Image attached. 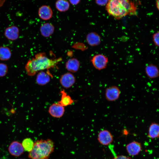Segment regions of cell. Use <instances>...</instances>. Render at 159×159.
<instances>
[{
  "instance_id": "cell-25",
  "label": "cell",
  "mask_w": 159,
  "mask_h": 159,
  "mask_svg": "<svg viewBox=\"0 0 159 159\" xmlns=\"http://www.w3.org/2000/svg\"><path fill=\"white\" fill-rule=\"evenodd\" d=\"M96 4L100 6L106 5L108 0H95Z\"/></svg>"
},
{
  "instance_id": "cell-5",
  "label": "cell",
  "mask_w": 159,
  "mask_h": 159,
  "mask_svg": "<svg viewBox=\"0 0 159 159\" xmlns=\"http://www.w3.org/2000/svg\"><path fill=\"white\" fill-rule=\"evenodd\" d=\"M120 93V90L117 86H112L109 87L105 90V99L110 102L115 101L119 98Z\"/></svg>"
},
{
  "instance_id": "cell-29",
  "label": "cell",
  "mask_w": 159,
  "mask_h": 159,
  "mask_svg": "<svg viewBox=\"0 0 159 159\" xmlns=\"http://www.w3.org/2000/svg\"><path fill=\"white\" fill-rule=\"evenodd\" d=\"M5 1L6 0H0V7L3 5Z\"/></svg>"
},
{
  "instance_id": "cell-21",
  "label": "cell",
  "mask_w": 159,
  "mask_h": 159,
  "mask_svg": "<svg viewBox=\"0 0 159 159\" xmlns=\"http://www.w3.org/2000/svg\"><path fill=\"white\" fill-rule=\"evenodd\" d=\"M56 9L60 12H65L69 9V3L66 0H57L55 4Z\"/></svg>"
},
{
  "instance_id": "cell-26",
  "label": "cell",
  "mask_w": 159,
  "mask_h": 159,
  "mask_svg": "<svg viewBox=\"0 0 159 159\" xmlns=\"http://www.w3.org/2000/svg\"><path fill=\"white\" fill-rule=\"evenodd\" d=\"M112 159H131L130 158L125 156L121 155L116 156Z\"/></svg>"
},
{
  "instance_id": "cell-8",
  "label": "cell",
  "mask_w": 159,
  "mask_h": 159,
  "mask_svg": "<svg viewBox=\"0 0 159 159\" xmlns=\"http://www.w3.org/2000/svg\"><path fill=\"white\" fill-rule=\"evenodd\" d=\"M75 78L74 75L71 73H66L62 75L60 79V82L64 88H68L74 83Z\"/></svg>"
},
{
  "instance_id": "cell-27",
  "label": "cell",
  "mask_w": 159,
  "mask_h": 159,
  "mask_svg": "<svg viewBox=\"0 0 159 159\" xmlns=\"http://www.w3.org/2000/svg\"><path fill=\"white\" fill-rule=\"evenodd\" d=\"M81 0H69V2L72 5H76L80 3Z\"/></svg>"
},
{
  "instance_id": "cell-22",
  "label": "cell",
  "mask_w": 159,
  "mask_h": 159,
  "mask_svg": "<svg viewBox=\"0 0 159 159\" xmlns=\"http://www.w3.org/2000/svg\"><path fill=\"white\" fill-rule=\"evenodd\" d=\"M34 143L30 138H26L23 140L22 145L24 150L29 152L32 150Z\"/></svg>"
},
{
  "instance_id": "cell-9",
  "label": "cell",
  "mask_w": 159,
  "mask_h": 159,
  "mask_svg": "<svg viewBox=\"0 0 159 159\" xmlns=\"http://www.w3.org/2000/svg\"><path fill=\"white\" fill-rule=\"evenodd\" d=\"M19 28L15 26H11L6 28L4 32L5 37L8 39L14 41L17 39L19 36Z\"/></svg>"
},
{
  "instance_id": "cell-19",
  "label": "cell",
  "mask_w": 159,
  "mask_h": 159,
  "mask_svg": "<svg viewBox=\"0 0 159 159\" xmlns=\"http://www.w3.org/2000/svg\"><path fill=\"white\" fill-rule=\"evenodd\" d=\"M60 93L61 95V99L58 102L62 106H67L72 104L74 102L73 100L64 90H61Z\"/></svg>"
},
{
  "instance_id": "cell-17",
  "label": "cell",
  "mask_w": 159,
  "mask_h": 159,
  "mask_svg": "<svg viewBox=\"0 0 159 159\" xmlns=\"http://www.w3.org/2000/svg\"><path fill=\"white\" fill-rule=\"evenodd\" d=\"M149 138L154 139L159 138V124L155 122L151 123L148 128V135Z\"/></svg>"
},
{
  "instance_id": "cell-24",
  "label": "cell",
  "mask_w": 159,
  "mask_h": 159,
  "mask_svg": "<svg viewBox=\"0 0 159 159\" xmlns=\"http://www.w3.org/2000/svg\"><path fill=\"white\" fill-rule=\"evenodd\" d=\"M152 39L155 45L159 47V31H158L153 34Z\"/></svg>"
},
{
  "instance_id": "cell-1",
  "label": "cell",
  "mask_w": 159,
  "mask_h": 159,
  "mask_svg": "<svg viewBox=\"0 0 159 159\" xmlns=\"http://www.w3.org/2000/svg\"><path fill=\"white\" fill-rule=\"evenodd\" d=\"M136 2L132 0H108L106 9L110 15L117 19L127 15H136L138 4Z\"/></svg>"
},
{
  "instance_id": "cell-28",
  "label": "cell",
  "mask_w": 159,
  "mask_h": 159,
  "mask_svg": "<svg viewBox=\"0 0 159 159\" xmlns=\"http://www.w3.org/2000/svg\"><path fill=\"white\" fill-rule=\"evenodd\" d=\"M156 5L157 8L159 11V0H157L156 2Z\"/></svg>"
},
{
  "instance_id": "cell-7",
  "label": "cell",
  "mask_w": 159,
  "mask_h": 159,
  "mask_svg": "<svg viewBox=\"0 0 159 159\" xmlns=\"http://www.w3.org/2000/svg\"><path fill=\"white\" fill-rule=\"evenodd\" d=\"M48 112L52 117L60 118L63 115L64 108V107L58 102L52 104L49 107Z\"/></svg>"
},
{
  "instance_id": "cell-14",
  "label": "cell",
  "mask_w": 159,
  "mask_h": 159,
  "mask_svg": "<svg viewBox=\"0 0 159 159\" xmlns=\"http://www.w3.org/2000/svg\"><path fill=\"white\" fill-rule=\"evenodd\" d=\"M54 26L52 24L46 23L42 24L40 28L41 35L44 37H48L50 36L54 33Z\"/></svg>"
},
{
  "instance_id": "cell-13",
  "label": "cell",
  "mask_w": 159,
  "mask_h": 159,
  "mask_svg": "<svg viewBox=\"0 0 159 159\" xmlns=\"http://www.w3.org/2000/svg\"><path fill=\"white\" fill-rule=\"evenodd\" d=\"M145 71L147 76L150 79H155L159 77V69L155 65L151 64L146 65Z\"/></svg>"
},
{
  "instance_id": "cell-30",
  "label": "cell",
  "mask_w": 159,
  "mask_h": 159,
  "mask_svg": "<svg viewBox=\"0 0 159 159\" xmlns=\"http://www.w3.org/2000/svg\"></svg>"
},
{
  "instance_id": "cell-20",
  "label": "cell",
  "mask_w": 159,
  "mask_h": 159,
  "mask_svg": "<svg viewBox=\"0 0 159 159\" xmlns=\"http://www.w3.org/2000/svg\"><path fill=\"white\" fill-rule=\"evenodd\" d=\"M11 52L10 48L6 46L0 47V60L6 61L10 59Z\"/></svg>"
},
{
  "instance_id": "cell-16",
  "label": "cell",
  "mask_w": 159,
  "mask_h": 159,
  "mask_svg": "<svg viewBox=\"0 0 159 159\" xmlns=\"http://www.w3.org/2000/svg\"><path fill=\"white\" fill-rule=\"evenodd\" d=\"M86 40L87 43L91 46H97L101 42V38L99 35L94 32L88 34L86 36Z\"/></svg>"
},
{
  "instance_id": "cell-18",
  "label": "cell",
  "mask_w": 159,
  "mask_h": 159,
  "mask_svg": "<svg viewBox=\"0 0 159 159\" xmlns=\"http://www.w3.org/2000/svg\"><path fill=\"white\" fill-rule=\"evenodd\" d=\"M50 74L49 73L42 71L39 72L37 75L36 79L37 84L43 85L48 83L50 80Z\"/></svg>"
},
{
  "instance_id": "cell-2",
  "label": "cell",
  "mask_w": 159,
  "mask_h": 159,
  "mask_svg": "<svg viewBox=\"0 0 159 159\" xmlns=\"http://www.w3.org/2000/svg\"><path fill=\"white\" fill-rule=\"evenodd\" d=\"M62 60L61 58L49 59L44 53H37L26 63L25 67L26 73L29 76H34L39 71L54 67Z\"/></svg>"
},
{
  "instance_id": "cell-11",
  "label": "cell",
  "mask_w": 159,
  "mask_h": 159,
  "mask_svg": "<svg viewBox=\"0 0 159 159\" xmlns=\"http://www.w3.org/2000/svg\"><path fill=\"white\" fill-rule=\"evenodd\" d=\"M38 14L41 19L44 20H47L52 17L53 11L50 6L44 5L42 6L39 8Z\"/></svg>"
},
{
  "instance_id": "cell-6",
  "label": "cell",
  "mask_w": 159,
  "mask_h": 159,
  "mask_svg": "<svg viewBox=\"0 0 159 159\" xmlns=\"http://www.w3.org/2000/svg\"><path fill=\"white\" fill-rule=\"evenodd\" d=\"M98 140L101 144L107 145L112 142L113 137L109 131L106 130H101L99 133Z\"/></svg>"
},
{
  "instance_id": "cell-3",
  "label": "cell",
  "mask_w": 159,
  "mask_h": 159,
  "mask_svg": "<svg viewBox=\"0 0 159 159\" xmlns=\"http://www.w3.org/2000/svg\"><path fill=\"white\" fill-rule=\"evenodd\" d=\"M54 142L50 139L38 140L29 152L28 157L31 159H48L54 151Z\"/></svg>"
},
{
  "instance_id": "cell-15",
  "label": "cell",
  "mask_w": 159,
  "mask_h": 159,
  "mask_svg": "<svg viewBox=\"0 0 159 159\" xmlns=\"http://www.w3.org/2000/svg\"><path fill=\"white\" fill-rule=\"evenodd\" d=\"M80 66V62L75 58L68 59L65 64V67L67 70L72 73L77 72L79 69Z\"/></svg>"
},
{
  "instance_id": "cell-10",
  "label": "cell",
  "mask_w": 159,
  "mask_h": 159,
  "mask_svg": "<svg viewBox=\"0 0 159 159\" xmlns=\"http://www.w3.org/2000/svg\"><path fill=\"white\" fill-rule=\"evenodd\" d=\"M8 150L12 155L18 157L23 153L24 150L22 144L17 141H14L10 144Z\"/></svg>"
},
{
  "instance_id": "cell-23",
  "label": "cell",
  "mask_w": 159,
  "mask_h": 159,
  "mask_svg": "<svg viewBox=\"0 0 159 159\" xmlns=\"http://www.w3.org/2000/svg\"><path fill=\"white\" fill-rule=\"evenodd\" d=\"M8 67L5 64L0 63V77L5 76L8 72Z\"/></svg>"
},
{
  "instance_id": "cell-4",
  "label": "cell",
  "mask_w": 159,
  "mask_h": 159,
  "mask_svg": "<svg viewBox=\"0 0 159 159\" xmlns=\"http://www.w3.org/2000/svg\"><path fill=\"white\" fill-rule=\"evenodd\" d=\"M91 61L94 67L98 70L105 68L108 62L107 57L104 55L100 54L94 56Z\"/></svg>"
},
{
  "instance_id": "cell-12",
  "label": "cell",
  "mask_w": 159,
  "mask_h": 159,
  "mask_svg": "<svg viewBox=\"0 0 159 159\" xmlns=\"http://www.w3.org/2000/svg\"><path fill=\"white\" fill-rule=\"evenodd\" d=\"M127 153L131 156L138 155L142 149L141 144L135 141H132L128 144L126 146Z\"/></svg>"
}]
</instances>
